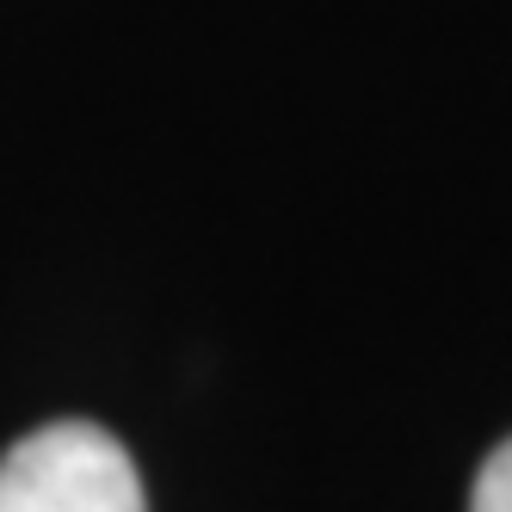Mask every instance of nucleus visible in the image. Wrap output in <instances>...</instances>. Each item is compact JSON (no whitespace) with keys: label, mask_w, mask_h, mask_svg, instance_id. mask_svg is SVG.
Masks as SVG:
<instances>
[{"label":"nucleus","mask_w":512,"mask_h":512,"mask_svg":"<svg viewBox=\"0 0 512 512\" xmlns=\"http://www.w3.org/2000/svg\"><path fill=\"white\" fill-rule=\"evenodd\" d=\"M469 512H512V438L494 445V457L482 463V475H475Z\"/></svg>","instance_id":"obj_2"},{"label":"nucleus","mask_w":512,"mask_h":512,"mask_svg":"<svg viewBox=\"0 0 512 512\" xmlns=\"http://www.w3.org/2000/svg\"><path fill=\"white\" fill-rule=\"evenodd\" d=\"M0 512H149V500L112 432L56 420L0 457Z\"/></svg>","instance_id":"obj_1"}]
</instances>
